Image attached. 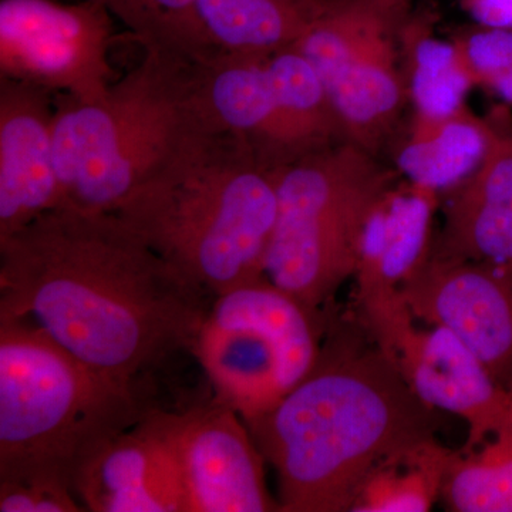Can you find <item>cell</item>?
<instances>
[{
  "mask_svg": "<svg viewBox=\"0 0 512 512\" xmlns=\"http://www.w3.org/2000/svg\"><path fill=\"white\" fill-rule=\"evenodd\" d=\"M363 320L384 355L431 409L467 423L464 450L484 443L512 413V392L441 326L419 328L399 289L357 295Z\"/></svg>",
  "mask_w": 512,
  "mask_h": 512,
  "instance_id": "obj_9",
  "label": "cell"
},
{
  "mask_svg": "<svg viewBox=\"0 0 512 512\" xmlns=\"http://www.w3.org/2000/svg\"><path fill=\"white\" fill-rule=\"evenodd\" d=\"M74 494L93 512H187L177 461L141 420L83 464Z\"/></svg>",
  "mask_w": 512,
  "mask_h": 512,
  "instance_id": "obj_14",
  "label": "cell"
},
{
  "mask_svg": "<svg viewBox=\"0 0 512 512\" xmlns=\"http://www.w3.org/2000/svg\"><path fill=\"white\" fill-rule=\"evenodd\" d=\"M397 39L413 116L440 119L466 106L476 83L454 40L437 39L429 23L407 18Z\"/></svg>",
  "mask_w": 512,
  "mask_h": 512,
  "instance_id": "obj_20",
  "label": "cell"
},
{
  "mask_svg": "<svg viewBox=\"0 0 512 512\" xmlns=\"http://www.w3.org/2000/svg\"><path fill=\"white\" fill-rule=\"evenodd\" d=\"M474 18L494 29H512V0H468Z\"/></svg>",
  "mask_w": 512,
  "mask_h": 512,
  "instance_id": "obj_27",
  "label": "cell"
},
{
  "mask_svg": "<svg viewBox=\"0 0 512 512\" xmlns=\"http://www.w3.org/2000/svg\"><path fill=\"white\" fill-rule=\"evenodd\" d=\"M197 64L144 50L103 99L84 103L56 93L53 146L62 205L114 212L158 165L217 128L202 107Z\"/></svg>",
  "mask_w": 512,
  "mask_h": 512,
  "instance_id": "obj_4",
  "label": "cell"
},
{
  "mask_svg": "<svg viewBox=\"0 0 512 512\" xmlns=\"http://www.w3.org/2000/svg\"><path fill=\"white\" fill-rule=\"evenodd\" d=\"M265 275L313 311L355 276L367 221L396 174L349 141L275 167Z\"/></svg>",
  "mask_w": 512,
  "mask_h": 512,
  "instance_id": "obj_6",
  "label": "cell"
},
{
  "mask_svg": "<svg viewBox=\"0 0 512 512\" xmlns=\"http://www.w3.org/2000/svg\"><path fill=\"white\" fill-rule=\"evenodd\" d=\"M323 0H195L212 45L222 56L266 60L295 46Z\"/></svg>",
  "mask_w": 512,
  "mask_h": 512,
  "instance_id": "obj_19",
  "label": "cell"
},
{
  "mask_svg": "<svg viewBox=\"0 0 512 512\" xmlns=\"http://www.w3.org/2000/svg\"><path fill=\"white\" fill-rule=\"evenodd\" d=\"M451 190L430 254L512 271V133L498 131L476 173Z\"/></svg>",
  "mask_w": 512,
  "mask_h": 512,
  "instance_id": "obj_16",
  "label": "cell"
},
{
  "mask_svg": "<svg viewBox=\"0 0 512 512\" xmlns=\"http://www.w3.org/2000/svg\"><path fill=\"white\" fill-rule=\"evenodd\" d=\"M242 420L275 470L282 512L352 511L379 461L439 427L379 346L338 336L288 396Z\"/></svg>",
  "mask_w": 512,
  "mask_h": 512,
  "instance_id": "obj_2",
  "label": "cell"
},
{
  "mask_svg": "<svg viewBox=\"0 0 512 512\" xmlns=\"http://www.w3.org/2000/svg\"><path fill=\"white\" fill-rule=\"evenodd\" d=\"M127 26L144 50L210 63L221 57L198 15L195 0H89Z\"/></svg>",
  "mask_w": 512,
  "mask_h": 512,
  "instance_id": "obj_24",
  "label": "cell"
},
{
  "mask_svg": "<svg viewBox=\"0 0 512 512\" xmlns=\"http://www.w3.org/2000/svg\"><path fill=\"white\" fill-rule=\"evenodd\" d=\"M197 73L202 107L218 130L237 137L269 167L302 157L276 99L266 60L221 56L198 63Z\"/></svg>",
  "mask_w": 512,
  "mask_h": 512,
  "instance_id": "obj_15",
  "label": "cell"
},
{
  "mask_svg": "<svg viewBox=\"0 0 512 512\" xmlns=\"http://www.w3.org/2000/svg\"><path fill=\"white\" fill-rule=\"evenodd\" d=\"M276 211L275 167L211 128L151 171L114 212L218 296L266 278Z\"/></svg>",
  "mask_w": 512,
  "mask_h": 512,
  "instance_id": "obj_3",
  "label": "cell"
},
{
  "mask_svg": "<svg viewBox=\"0 0 512 512\" xmlns=\"http://www.w3.org/2000/svg\"><path fill=\"white\" fill-rule=\"evenodd\" d=\"M325 325L322 311L264 278L215 296L192 356L215 399L249 419L271 410L309 375Z\"/></svg>",
  "mask_w": 512,
  "mask_h": 512,
  "instance_id": "obj_7",
  "label": "cell"
},
{
  "mask_svg": "<svg viewBox=\"0 0 512 512\" xmlns=\"http://www.w3.org/2000/svg\"><path fill=\"white\" fill-rule=\"evenodd\" d=\"M109 10L82 0H0V77L93 103L111 87Z\"/></svg>",
  "mask_w": 512,
  "mask_h": 512,
  "instance_id": "obj_10",
  "label": "cell"
},
{
  "mask_svg": "<svg viewBox=\"0 0 512 512\" xmlns=\"http://www.w3.org/2000/svg\"><path fill=\"white\" fill-rule=\"evenodd\" d=\"M497 134L467 104L440 119L413 116L397 148V170L420 187L450 191L476 173Z\"/></svg>",
  "mask_w": 512,
  "mask_h": 512,
  "instance_id": "obj_18",
  "label": "cell"
},
{
  "mask_svg": "<svg viewBox=\"0 0 512 512\" xmlns=\"http://www.w3.org/2000/svg\"><path fill=\"white\" fill-rule=\"evenodd\" d=\"M150 404L25 320L0 319V481L66 484Z\"/></svg>",
  "mask_w": 512,
  "mask_h": 512,
  "instance_id": "obj_5",
  "label": "cell"
},
{
  "mask_svg": "<svg viewBox=\"0 0 512 512\" xmlns=\"http://www.w3.org/2000/svg\"><path fill=\"white\" fill-rule=\"evenodd\" d=\"M474 83L512 104V29L464 30L454 39Z\"/></svg>",
  "mask_w": 512,
  "mask_h": 512,
  "instance_id": "obj_25",
  "label": "cell"
},
{
  "mask_svg": "<svg viewBox=\"0 0 512 512\" xmlns=\"http://www.w3.org/2000/svg\"><path fill=\"white\" fill-rule=\"evenodd\" d=\"M56 93L0 77V238L60 207Z\"/></svg>",
  "mask_w": 512,
  "mask_h": 512,
  "instance_id": "obj_13",
  "label": "cell"
},
{
  "mask_svg": "<svg viewBox=\"0 0 512 512\" xmlns=\"http://www.w3.org/2000/svg\"><path fill=\"white\" fill-rule=\"evenodd\" d=\"M439 192L394 183L367 221L357 262V295L399 289L430 255Z\"/></svg>",
  "mask_w": 512,
  "mask_h": 512,
  "instance_id": "obj_17",
  "label": "cell"
},
{
  "mask_svg": "<svg viewBox=\"0 0 512 512\" xmlns=\"http://www.w3.org/2000/svg\"><path fill=\"white\" fill-rule=\"evenodd\" d=\"M266 67L286 124L303 156L343 138L319 74L298 49L289 47L275 53L266 59Z\"/></svg>",
  "mask_w": 512,
  "mask_h": 512,
  "instance_id": "obj_22",
  "label": "cell"
},
{
  "mask_svg": "<svg viewBox=\"0 0 512 512\" xmlns=\"http://www.w3.org/2000/svg\"><path fill=\"white\" fill-rule=\"evenodd\" d=\"M380 12L402 25L407 18V8L412 0H369Z\"/></svg>",
  "mask_w": 512,
  "mask_h": 512,
  "instance_id": "obj_28",
  "label": "cell"
},
{
  "mask_svg": "<svg viewBox=\"0 0 512 512\" xmlns=\"http://www.w3.org/2000/svg\"><path fill=\"white\" fill-rule=\"evenodd\" d=\"M214 298L116 212L62 205L0 238V319L32 323L136 389L165 360L192 355Z\"/></svg>",
  "mask_w": 512,
  "mask_h": 512,
  "instance_id": "obj_1",
  "label": "cell"
},
{
  "mask_svg": "<svg viewBox=\"0 0 512 512\" xmlns=\"http://www.w3.org/2000/svg\"><path fill=\"white\" fill-rule=\"evenodd\" d=\"M440 498L453 512H512V413L480 446L456 451Z\"/></svg>",
  "mask_w": 512,
  "mask_h": 512,
  "instance_id": "obj_23",
  "label": "cell"
},
{
  "mask_svg": "<svg viewBox=\"0 0 512 512\" xmlns=\"http://www.w3.org/2000/svg\"><path fill=\"white\" fill-rule=\"evenodd\" d=\"M2 512H79L72 487L46 480L0 481Z\"/></svg>",
  "mask_w": 512,
  "mask_h": 512,
  "instance_id": "obj_26",
  "label": "cell"
},
{
  "mask_svg": "<svg viewBox=\"0 0 512 512\" xmlns=\"http://www.w3.org/2000/svg\"><path fill=\"white\" fill-rule=\"evenodd\" d=\"M141 421L177 461L187 512L281 511L266 488L264 456L227 404L214 397L181 412L151 406Z\"/></svg>",
  "mask_w": 512,
  "mask_h": 512,
  "instance_id": "obj_11",
  "label": "cell"
},
{
  "mask_svg": "<svg viewBox=\"0 0 512 512\" xmlns=\"http://www.w3.org/2000/svg\"><path fill=\"white\" fill-rule=\"evenodd\" d=\"M456 451L436 437L389 454L363 481L350 512H426L441 497Z\"/></svg>",
  "mask_w": 512,
  "mask_h": 512,
  "instance_id": "obj_21",
  "label": "cell"
},
{
  "mask_svg": "<svg viewBox=\"0 0 512 512\" xmlns=\"http://www.w3.org/2000/svg\"><path fill=\"white\" fill-rule=\"evenodd\" d=\"M399 23L369 0H323L295 43L319 74L343 140L376 154L409 101Z\"/></svg>",
  "mask_w": 512,
  "mask_h": 512,
  "instance_id": "obj_8",
  "label": "cell"
},
{
  "mask_svg": "<svg viewBox=\"0 0 512 512\" xmlns=\"http://www.w3.org/2000/svg\"><path fill=\"white\" fill-rule=\"evenodd\" d=\"M399 291L416 320L450 330L512 392V271L430 254Z\"/></svg>",
  "mask_w": 512,
  "mask_h": 512,
  "instance_id": "obj_12",
  "label": "cell"
}]
</instances>
